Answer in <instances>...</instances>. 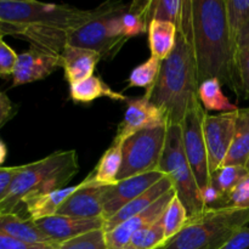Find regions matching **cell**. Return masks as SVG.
<instances>
[{"instance_id": "4dcf8cb0", "label": "cell", "mask_w": 249, "mask_h": 249, "mask_svg": "<svg viewBox=\"0 0 249 249\" xmlns=\"http://www.w3.org/2000/svg\"><path fill=\"white\" fill-rule=\"evenodd\" d=\"M181 0H150L148 22L164 21L178 26L182 9Z\"/></svg>"}, {"instance_id": "44dd1931", "label": "cell", "mask_w": 249, "mask_h": 249, "mask_svg": "<svg viewBox=\"0 0 249 249\" xmlns=\"http://www.w3.org/2000/svg\"><path fill=\"white\" fill-rule=\"evenodd\" d=\"M71 99L75 104H90L100 97H106L113 101L128 102V97L118 91H114L109 85H107L104 80L97 75L88 78L77 84L70 85Z\"/></svg>"}, {"instance_id": "30bf717a", "label": "cell", "mask_w": 249, "mask_h": 249, "mask_svg": "<svg viewBox=\"0 0 249 249\" xmlns=\"http://www.w3.org/2000/svg\"><path fill=\"white\" fill-rule=\"evenodd\" d=\"M237 111L219 114H206L203 129L211 175L223 165L228 156L235 136Z\"/></svg>"}, {"instance_id": "4316f807", "label": "cell", "mask_w": 249, "mask_h": 249, "mask_svg": "<svg viewBox=\"0 0 249 249\" xmlns=\"http://www.w3.org/2000/svg\"><path fill=\"white\" fill-rule=\"evenodd\" d=\"M248 169L243 165H228L220 167L211 175V185L218 190L223 196V202L236 186L248 175ZM221 202V203H223ZM221 206V204H220ZM220 208V207H219Z\"/></svg>"}, {"instance_id": "7402d4cb", "label": "cell", "mask_w": 249, "mask_h": 249, "mask_svg": "<svg viewBox=\"0 0 249 249\" xmlns=\"http://www.w3.org/2000/svg\"><path fill=\"white\" fill-rule=\"evenodd\" d=\"M122 143H123L122 141L113 139V142L105 151L94 172L88 177L92 184L111 186V185H114L118 181L117 179H118L122 160H123Z\"/></svg>"}, {"instance_id": "f1b7e54d", "label": "cell", "mask_w": 249, "mask_h": 249, "mask_svg": "<svg viewBox=\"0 0 249 249\" xmlns=\"http://www.w3.org/2000/svg\"><path fill=\"white\" fill-rule=\"evenodd\" d=\"M160 63H162V61L151 56L147 61L136 66L129 75L126 89H129V88H145L146 91L150 90L155 85L156 79H157Z\"/></svg>"}, {"instance_id": "83f0119b", "label": "cell", "mask_w": 249, "mask_h": 249, "mask_svg": "<svg viewBox=\"0 0 249 249\" xmlns=\"http://www.w3.org/2000/svg\"><path fill=\"white\" fill-rule=\"evenodd\" d=\"M187 220H189V214H187L186 208L181 203L179 197L175 195L162 216L165 242L177 236L186 225Z\"/></svg>"}, {"instance_id": "2e32d148", "label": "cell", "mask_w": 249, "mask_h": 249, "mask_svg": "<svg viewBox=\"0 0 249 249\" xmlns=\"http://www.w3.org/2000/svg\"><path fill=\"white\" fill-rule=\"evenodd\" d=\"M36 228L55 245L66 242L68 240L90 232V231L104 229L105 219H80L72 216L53 215L34 221Z\"/></svg>"}, {"instance_id": "f546056e", "label": "cell", "mask_w": 249, "mask_h": 249, "mask_svg": "<svg viewBox=\"0 0 249 249\" xmlns=\"http://www.w3.org/2000/svg\"><path fill=\"white\" fill-rule=\"evenodd\" d=\"M165 242L162 218L152 225L139 230L125 249H156Z\"/></svg>"}, {"instance_id": "ac0fdd59", "label": "cell", "mask_w": 249, "mask_h": 249, "mask_svg": "<svg viewBox=\"0 0 249 249\" xmlns=\"http://www.w3.org/2000/svg\"><path fill=\"white\" fill-rule=\"evenodd\" d=\"M170 190H173L172 181L169 180V178L164 177L162 180H160L157 184L153 185L151 189H148L147 191L143 192V194L140 195L139 197H136V198L134 199V201H131L130 203H128L125 207H123V208H122L118 213L114 214L111 219L105 221L104 231L105 232H109V231L113 230L114 228H117L118 225L123 224L124 221L129 220V219L133 218V216L142 213V212L146 211L148 207L152 206L156 201H158L163 195L169 192Z\"/></svg>"}, {"instance_id": "b9f144b4", "label": "cell", "mask_w": 249, "mask_h": 249, "mask_svg": "<svg viewBox=\"0 0 249 249\" xmlns=\"http://www.w3.org/2000/svg\"><path fill=\"white\" fill-rule=\"evenodd\" d=\"M1 36H2V34H1Z\"/></svg>"}, {"instance_id": "4fadbf2b", "label": "cell", "mask_w": 249, "mask_h": 249, "mask_svg": "<svg viewBox=\"0 0 249 249\" xmlns=\"http://www.w3.org/2000/svg\"><path fill=\"white\" fill-rule=\"evenodd\" d=\"M167 124L162 111L155 104L146 99L145 96L140 99H129L126 102V109L124 117L117 129L114 140L123 142L126 138L138 131L145 130L148 128Z\"/></svg>"}, {"instance_id": "9a60e30c", "label": "cell", "mask_w": 249, "mask_h": 249, "mask_svg": "<svg viewBox=\"0 0 249 249\" xmlns=\"http://www.w3.org/2000/svg\"><path fill=\"white\" fill-rule=\"evenodd\" d=\"M104 190L105 186L92 184L89 178H85L79 189L63 202L57 215L80 219L104 218Z\"/></svg>"}, {"instance_id": "484cf974", "label": "cell", "mask_w": 249, "mask_h": 249, "mask_svg": "<svg viewBox=\"0 0 249 249\" xmlns=\"http://www.w3.org/2000/svg\"><path fill=\"white\" fill-rule=\"evenodd\" d=\"M198 99L207 112L216 111L228 113L238 109V107L224 94L221 83L218 79H208L201 83L198 88Z\"/></svg>"}, {"instance_id": "3957f363", "label": "cell", "mask_w": 249, "mask_h": 249, "mask_svg": "<svg viewBox=\"0 0 249 249\" xmlns=\"http://www.w3.org/2000/svg\"><path fill=\"white\" fill-rule=\"evenodd\" d=\"M79 170L74 150L58 151L43 160L21 165L9 191L0 201V213H16L28 197L63 189Z\"/></svg>"}, {"instance_id": "cb8c5ba5", "label": "cell", "mask_w": 249, "mask_h": 249, "mask_svg": "<svg viewBox=\"0 0 249 249\" xmlns=\"http://www.w3.org/2000/svg\"><path fill=\"white\" fill-rule=\"evenodd\" d=\"M249 160V107L238 108L236 131L228 156L221 167L243 165Z\"/></svg>"}, {"instance_id": "8fae6325", "label": "cell", "mask_w": 249, "mask_h": 249, "mask_svg": "<svg viewBox=\"0 0 249 249\" xmlns=\"http://www.w3.org/2000/svg\"><path fill=\"white\" fill-rule=\"evenodd\" d=\"M164 177L165 175L162 174L160 170H153L117 181L111 186H105L104 196H102L105 221L111 219L123 207L151 189Z\"/></svg>"}, {"instance_id": "d6986e66", "label": "cell", "mask_w": 249, "mask_h": 249, "mask_svg": "<svg viewBox=\"0 0 249 249\" xmlns=\"http://www.w3.org/2000/svg\"><path fill=\"white\" fill-rule=\"evenodd\" d=\"M80 186V182L75 186L63 187V189L55 190V191L46 192V194L36 195V196L28 197L22 202L26 208L28 219L36 221L39 219L48 218V216L56 215L58 209L63 204V202L77 191Z\"/></svg>"}, {"instance_id": "74e56055", "label": "cell", "mask_w": 249, "mask_h": 249, "mask_svg": "<svg viewBox=\"0 0 249 249\" xmlns=\"http://www.w3.org/2000/svg\"><path fill=\"white\" fill-rule=\"evenodd\" d=\"M19 169H21V165L0 168V201L4 198L6 192L9 191L10 185H11L12 180L16 177L17 173L19 172Z\"/></svg>"}, {"instance_id": "277c9868", "label": "cell", "mask_w": 249, "mask_h": 249, "mask_svg": "<svg viewBox=\"0 0 249 249\" xmlns=\"http://www.w3.org/2000/svg\"><path fill=\"white\" fill-rule=\"evenodd\" d=\"M96 14L97 9L82 10L70 5L0 0V33L19 36L28 28H48L70 33L88 23Z\"/></svg>"}, {"instance_id": "d4e9b609", "label": "cell", "mask_w": 249, "mask_h": 249, "mask_svg": "<svg viewBox=\"0 0 249 249\" xmlns=\"http://www.w3.org/2000/svg\"><path fill=\"white\" fill-rule=\"evenodd\" d=\"M147 32L151 56L164 61L172 53L177 43V26L170 22L152 21L148 24Z\"/></svg>"}, {"instance_id": "5bb4252c", "label": "cell", "mask_w": 249, "mask_h": 249, "mask_svg": "<svg viewBox=\"0 0 249 249\" xmlns=\"http://www.w3.org/2000/svg\"><path fill=\"white\" fill-rule=\"evenodd\" d=\"M58 67H62L61 56L31 48L18 55L12 74V87L45 79Z\"/></svg>"}, {"instance_id": "d590c367", "label": "cell", "mask_w": 249, "mask_h": 249, "mask_svg": "<svg viewBox=\"0 0 249 249\" xmlns=\"http://www.w3.org/2000/svg\"><path fill=\"white\" fill-rule=\"evenodd\" d=\"M0 249H57V245H50V243L33 245L0 232Z\"/></svg>"}, {"instance_id": "d6a6232c", "label": "cell", "mask_w": 249, "mask_h": 249, "mask_svg": "<svg viewBox=\"0 0 249 249\" xmlns=\"http://www.w3.org/2000/svg\"><path fill=\"white\" fill-rule=\"evenodd\" d=\"M238 79H240L241 95L249 100V33L241 41L236 57Z\"/></svg>"}, {"instance_id": "8d00e7d4", "label": "cell", "mask_w": 249, "mask_h": 249, "mask_svg": "<svg viewBox=\"0 0 249 249\" xmlns=\"http://www.w3.org/2000/svg\"><path fill=\"white\" fill-rule=\"evenodd\" d=\"M219 249H249V226L240 229Z\"/></svg>"}, {"instance_id": "ffe728a7", "label": "cell", "mask_w": 249, "mask_h": 249, "mask_svg": "<svg viewBox=\"0 0 249 249\" xmlns=\"http://www.w3.org/2000/svg\"><path fill=\"white\" fill-rule=\"evenodd\" d=\"M0 232L33 245H55L36 228L33 220L22 218L17 213H0Z\"/></svg>"}, {"instance_id": "e575fe53", "label": "cell", "mask_w": 249, "mask_h": 249, "mask_svg": "<svg viewBox=\"0 0 249 249\" xmlns=\"http://www.w3.org/2000/svg\"><path fill=\"white\" fill-rule=\"evenodd\" d=\"M18 55L14 51V49L7 45L0 34V77L6 78L14 74L16 67Z\"/></svg>"}, {"instance_id": "1f68e13d", "label": "cell", "mask_w": 249, "mask_h": 249, "mask_svg": "<svg viewBox=\"0 0 249 249\" xmlns=\"http://www.w3.org/2000/svg\"><path fill=\"white\" fill-rule=\"evenodd\" d=\"M57 249H108L104 229L90 231L57 245Z\"/></svg>"}, {"instance_id": "7bdbcfd3", "label": "cell", "mask_w": 249, "mask_h": 249, "mask_svg": "<svg viewBox=\"0 0 249 249\" xmlns=\"http://www.w3.org/2000/svg\"><path fill=\"white\" fill-rule=\"evenodd\" d=\"M0 34H1V33H0Z\"/></svg>"}, {"instance_id": "8992f818", "label": "cell", "mask_w": 249, "mask_h": 249, "mask_svg": "<svg viewBox=\"0 0 249 249\" xmlns=\"http://www.w3.org/2000/svg\"><path fill=\"white\" fill-rule=\"evenodd\" d=\"M157 170L169 178L175 195L186 208L189 219L206 211L182 141L181 125L168 126L167 140Z\"/></svg>"}, {"instance_id": "60d3db41", "label": "cell", "mask_w": 249, "mask_h": 249, "mask_svg": "<svg viewBox=\"0 0 249 249\" xmlns=\"http://www.w3.org/2000/svg\"><path fill=\"white\" fill-rule=\"evenodd\" d=\"M246 168H247L248 172H249V160H247V163H246Z\"/></svg>"}, {"instance_id": "f35d334b", "label": "cell", "mask_w": 249, "mask_h": 249, "mask_svg": "<svg viewBox=\"0 0 249 249\" xmlns=\"http://www.w3.org/2000/svg\"><path fill=\"white\" fill-rule=\"evenodd\" d=\"M16 106L5 92L0 91V128L14 117Z\"/></svg>"}, {"instance_id": "ba28073f", "label": "cell", "mask_w": 249, "mask_h": 249, "mask_svg": "<svg viewBox=\"0 0 249 249\" xmlns=\"http://www.w3.org/2000/svg\"><path fill=\"white\" fill-rule=\"evenodd\" d=\"M168 124L148 128L133 134L122 143L121 172L118 181L157 170L164 150Z\"/></svg>"}, {"instance_id": "7a4b0ae2", "label": "cell", "mask_w": 249, "mask_h": 249, "mask_svg": "<svg viewBox=\"0 0 249 249\" xmlns=\"http://www.w3.org/2000/svg\"><path fill=\"white\" fill-rule=\"evenodd\" d=\"M191 14L198 83L218 79L241 96L225 0H191Z\"/></svg>"}, {"instance_id": "9c48e42d", "label": "cell", "mask_w": 249, "mask_h": 249, "mask_svg": "<svg viewBox=\"0 0 249 249\" xmlns=\"http://www.w3.org/2000/svg\"><path fill=\"white\" fill-rule=\"evenodd\" d=\"M207 113L199 99H196L181 123L185 153L199 191L211 185V169L203 129Z\"/></svg>"}, {"instance_id": "52a82bcc", "label": "cell", "mask_w": 249, "mask_h": 249, "mask_svg": "<svg viewBox=\"0 0 249 249\" xmlns=\"http://www.w3.org/2000/svg\"><path fill=\"white\" fill-rule=\"evenodd\" d=\"M128 5L107 2L97 7L96 16L79 28L70 32L67 44L94 50L102 58L112 57L128 40L122 28V14Z\"/></svg>"}, {"instance_id": "ab89813d", "label": "cell", "mask_w": 249, "mask_h": 249, "mask_svg": "<svg viewBox=\"0 0 249 249\" xmlns=\"http://www.w3.org/2000/svg\"><path fill=\"white\" fill-rule=\"evenodd\" d=\"M6 157H7L6 145H5L4 141L0 139V168H1V165L4 164L5 160H6Z\"/></svg>"}, {"instance_id": "e0dca14e", "label": "cell", "mask_w": 249, "mask_h": 249, "mask_svg": "<svg viewBox=\"0 0 249 249\" xmlns=\"http://www.w3.org/2000/svg\"><path fill=\"white\" fill-rule=\"evenodd\" d=\"M101 58V55L96 51L67 44L61 53L66 80L70 85H73L92 77L96 65Z\"/></svg>"}, {"instance_id": "7c38bea8", "label": "cell", "mask_w": 249, "mask_h": 249, "mask_svg": "<svg viewBox=\"0 0 249 249\" xmlns=\"http://www.w3.org/2000/svg\"><path fill=\"white\" fill-rule=\"evenodd\" d=\"M174 196L175 191L173 189L165 195H163L158 201H156L152 206L148 207L142 213L124 221L123 224L114 228L109 232H106V243L108 249H125L128 247L131 237L139 230L152 225L153 223L162 218L168 204L170 203Z\"/></svg>"}, {"instance_id": "5b68a950", "label": "cell", "mask_w": 249, "mask_h": 249, "mask_svg": "<svg viewBox=\"0 0 249 249\" xmlns=\"http://www.w3.org/2000/svg\"><path fill=\"white\" fill-rule=\"evenodd\" d=\"M249 223V208H207L156 249H219Z\"/></svg>"}, {"instance_id": "6da1fadb", "label": "cell", "mask_w": 249, "mask_h": 249, "mask_svg": "<svg viewBox=\"0 0 249 249\" xmlns=\"http://www.w3.org/2000/svg\"><path fill=\"white\" fill-rule=\"evenodd\" d=\"M177 43L162 61L155 85L143 96L162 111L168 126L181 125L191 105L198 99V78L192 43L191 0H184Z\"/></svg>"}, {"instance_id": "603a6c76", "label": "cell", "mask_w": 249, "mask_h": 249, "mask_svg": "<svg viewBox=\"0 0 249 249\" xmlns=\"http://www.w3.org/2000/svg\"><path fill=\"white\" fill-rule=\"evenodd\" d=\"M225 4L229 33L236 62L241 41L249 33V0H225Z\"/></svg>"}, {"instance_id": "836d02e7", "label": "cell", "mask_w": 249, "mask_h": 249, "mask_svg": "<svg viewBox=\"0 0 249 249\" xmlns=\"http://www.w3.org/2000/svg\"><path fill=\"white\" fill-rule=\"evenodd\" d=\"M220 208H249V173L233 189V191L224 199Z\"/></svg>"}]
</instances>
